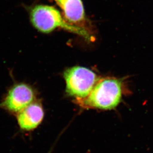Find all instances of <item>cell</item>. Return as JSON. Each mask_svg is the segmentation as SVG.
Wrapping results in <instances>:
<instances>
[{
  "instance_id": "obj_1",
  "label": "cell",
  "mask_w": 153,
  "mask_h": 153,
  "mask_svg": "<svg viewBox=\"0 0 153 153\" xmlns=\"http://www.w3.org/2000/svg\"><path fill=\"white\" fill-rule=\"evenodd\" d=\"M28 9L30 22L39 32L48 33L56 28H61L89 41L93 40L94 37L88 30L68 23L60 11L53 6L36 4Z\"/></svg>"
},
{
  "instance_id": "obj_5",
  "label": "cell",
  "mask_w": 153,
  "mask_h": 153,
  "mask_svg": "<svg viewBox=\"0 0 153 153\" xmlns=\"http://www.w3.org/2000/svg\"><path fill=\"white\" fill-rule=\"evenodd\" d=\"M62 10L64 18L69 24L85 28L87 22L82 0H52Z\"/></svg>"
},
{
  "instance_id": "obj_4",
  "label": "cell",
  "mask_w": 153,
  "mask_h": 153,
  "mask_svg": "<svg viewBox=\"0 0 153 153\" xmlns=\"http://www.w3.org/2000/svg\"><path fill=\"white\" fill-rule=\"evenodd\" d=\"M35 93L33 88L25 82L11 85L0 102V108L10 114H17L34 102Z\"/></svg>"
},
{
  "instance_id": "obj_3",
  "label": "cell",
  "mask_w": 153,
  "mask_h": 153,
  "mask_svg": "<svg viewBox=\"0 0 153 153\" xmlns=\"http://www.w3.org/2000/svg\"><path fill=\"white\" fill-rule=\"evenodd\" d=\"M66 91L69 96L82 100L90 94L99 79L91 70L84 67L75 66L64 72Z\"/></svg>"
},
{
  "instance_id": "obj_2",
  "label": "cell",
  "mask_w": 153,
  "mask_h": 153,
  "mask_svg": "<svg viewBox=\"0 0 153 153\" xmlns=\"http://www.w3.org/2000/svg\"><path fill=\"white\" fill-rule=\"evenodd\" d=\"M122 94V80L114 78H102L99 79L87 97L76 100L83 108L110 110L119 105Z\"/></svg>"
},
{
  "instance_id": "obj_6",
  "label": "cell",
  "mask_w": 153,
  "mask_h": 153,
  "mask_svg": "<svg viewBox=\"0 0 153 153\" xmlns=\"http://www.w3.org/2000/svg\"><path fill=\"white\" fill-rule=\"evenodd\" d=\"M44 111L41 103L33 102L16 114L19 127L25 131L35 129L44 118Z\"/></svg>"
}]
</instances>
